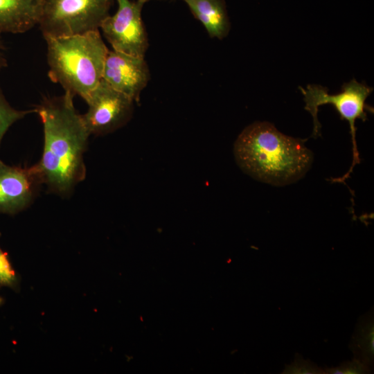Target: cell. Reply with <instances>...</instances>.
Segmentation results:
<instances>
[{
    "instance_id": "52a82bcc",
    "label": "cell",
    "mask_w": 374,
    "mask_h": 374,
    "mask_svg": "<svg viewBox=\"0 0 374 374\" xmlns=\"http://www.w3.org/2000/svg\"><path fill=\"white\" fill-rule=\"evenodd\" d=\"M85 102L87 112L82 114L89 133L105 135L125 125L132 118L134 101L102 80Z\"/></svg>"
},
{
    "instance_id": "6da1fadb",
    "label": "cell",
    "mask_w": 374,
    "mask_h": 374,
    "mask_svg": "<svg viewBox=\"0 0 374 374\" xmlns=\"http://www.w3.org/2000/svg\"><path fill=\"white\" fill-rule=\"evenodd\" d=\"M73 96L44 98L34 108L43 125L44 147L34 166L48 191L69 197L86 177L84 153L90 136L73 105Z\"/></svg>"
},
{
    "instance_id": "ac0fdd59",
    "label": "cell",
    "mask_w": 374,
    "mask_h": 374,
    "mask_svg": "<svg viewBox=\"0 0 374 374\" xmlns=\"http://www.w3.org/2000/svg\"><path fill=\"white\" fill-rule=\"evenodd\" d=\"M133 1H136L138 3H140L143 4V5H144L148 1H152V0H133ZM157 1H159V0H157Z\"/></svg>"
},
{
    "instance_id": "5bb4252c",
    "label": "cell",
    "mask_w": 374,
    "mask_h": 374,
    "mask_svg": "<svg viewBox=\"0 0 374 374\" xmlns=\"http://www.w3.org/2000/svg\"><path fill=\"white\" fill-rule=\"evenodd\" d=\"M373 323L361 329L357 337L358 347L362 356L367 359L373 355Z\"/></svg>"
},
{
    "instance_id": "9c48e42d",
    "label": "cell",
    "mask_w": 374,
    "mask_h": 374,
    "mask_svg": "<svg viewBox=\"0 0 374 374\" xmlns=\"http://www.w3.org/2000/svg\"><path fill=\"white\" fill-rule=\"evenodd\" d=\"M150 79L145 57H135L109 50L105 59L103 80L116 90L139 102L142 91Z\"/></svg>"
},
{
    "instance_id": "3957f363",
    "label": "cell",
    "mask_w": 374,
    "mask_h": 374,
    "mask_svg": "<svg viewBox=\"0 0 374 374\" xmlns=\"http://www.w3.org/2000/svg\"><path fill=\"white\" fill-rule=\"evenodd\" d=\"M44 39L51 80L60 84L64 92L86 100L103 80L109 52L99 30Z\"/></svg>"
},
{
    "instance_id": "e0dca14e",
    "label": "cell",
    "mask_w": 374,
    "mask_h": 374,
    "mask_svg": "<svg viewBox=\"0 0 374 374\" xmlns=\"http://www.w3.org/2000/svg\"><path fill=\"white\" fill-rule=\"evenodd\" d=\"M1 35L0 33V71L7 66V60L4 53V46L1 39Z\"/></svg>"
},
{
    "instance_id": "7c38bea8",
    "label": "cell",
    "mask_w": 374,
    "mask_h": 374,
    "mask_svg": "<svg viewBox=\"0 0 374 374\" xmlns=\"http://www.w3.org/2000/svg\"><path fill=\"white\" fill-rule=\"evenodd\" d=\"M34 112L35 109L19 110L12 107L0 88V146L5 134L14 123L27 114Z\"/></svg>"
},
{
    "instance_id": "ba28073f",
    "label": "cell",
    "mask_w": 374,
    "mask_h": 374,
    "mask_svg": "<svg viewBox=\"0 0 374 374\" xmlns=\"http://www.w3.org/2000/svg\"><path fill=\"white\" fill-rule=\"evenodd\" d=\"M42 185L34 166H10L0 159V213L14 215L27 208Z\"/></svg>"
},
{
    "instance_id": "2e32d148",
    "label": "cell",
    "mask_w": 374,
    "mask_h": 374,
    "mask_svg": "<svg viewBox=\"0 0 374 374\" xmlns=\"http://www.w3.org/2000/svg\"><path fill=\"white\" fill-rule=\"evenodd\" d=\"M285 373H320V371L316 366H311L310 363H307L304 361H296L293 365L290 366L285 370Z\"/></svg>"
},
{
    "instance_id": "d6986e66",
    "label": "cell",
    "mask_w": 374,
    "mask_h": 374,
    "mask_svg": "<svg viewBox=\"0 0 374 374\" xmlns=\"http://www.w3.org/2000/svg\"><path fill=\"white\" fill-rule=\"evenodd\" d=\"M3 299L0 296V307L3 305Z\"/></svg>"
},
{
    "instance_id": "277c9868",
    "label": "cell",
    "mask_w": 374,
    "mask_h": 374,
    "mask_svg": "<svg viewBox=\"0 0 374 374\" xmlns=\"http://www.w3.org/2000/svg\"><path fill=\"white\" fill-rule=\"evenodd\" d=\"M299 89L304 97L305 109L308 111L313 118L312 136L314 138L321 135V126L317 118L318 109L321 105L325 104L333 105L339 114L341 119L346 120L349 123L353 143V163L344 176L332 179L333 182H344L349 177L355 166L360 163L356 143L355 121L357 119L366 121L367 120L366 110L373 112V109L366 104V100L373 89L364 83L357 82L355 79L344 83L341 92L337 94H329L326 87L319 84H308L306 89L299 86Z\"/></svg>"
},
{
    "instance_id": "8992f818",
    "label": "cell",
    "mask_w": 374,
    "mask_h": 374,
    "mask_svg": "<svg viewBox=\"0 0 374 374\" xmlns=\"http://www.w3.org/2000/svg\"><path fill=\"white\" fill-rule=\"evenodd\" d=\"M116 1V12L103 20L100 29L114 51L145 57L149 41L141 15L143 5L133 0Z\"/></svg>"
},
{
    "instance_id": "9a60e30c",
    "label": "cell",
    "mask_w": 374,
    "mask_h": 374,
    "mask_svg": "<svg viewBox=\"0 0 374 374\" xmlns=\"http://www.w3.org/2000/svg\"><path fill=\"white\" fill-rule=\"evenodd\" d=\"M366 368L359 362L355 361L348 363L347 365L341 366L339 368H331L328 370V373L333 374H356L362 373L365 371Z\"/></svg>"
},
{
    "instance_id": "5b68a950",
    "label": "cell",
    "mask_w": 374,
    "mask_h": 374,
    "mask_svg": "<svg viewBox=\"0 0 374 374\" xmlns=\"http://www.w3.org/2000/svg\"><path fill=\"white\" fill-rule=\"evenodd\" d=\"M114 0H42L38 24L44 37L100 30Z\"/></svg>"
},
{
    "instance_id": "4fadbf2b",
    "label": "cell",
    "mask_w": 374,
    "mask_h": 374,
    "mask_svg": "<svg viewBox=\"0 0 374 374\" xmlns=\"http://www.w3.org/2000/svg\"><path fill=\"white\" fill-rule=\"evenodd\" d=\"M0 233V237H1ZM0 287H7L18 292L20 277L13 268L8 255L0 247Z\"/></svg>"
},
{
    "instance_id": "30bf717a",
    "label": "cell",
    "mask_w": 374,
    "mask_h": 374,
    "mask_svg": "<svg viewBox=\"0 0 374 374\" xmlns=\"http://www.w3.org/2000/svg\"><path fill=\"white\" fill-rule=\"evenodd\" d=\"M42 0H0V33H22L38 24Z\"/></svg>"
},
{
    "instance_id": "7a4b0ae2",
    "label": "cell",
    "mask_w": 374,
    "mask_h": 374,
    "mask_svg": "<svg viewBox=\"0 0 374 374\" xmlns=\"http://www.w3.org/2000/svg\"><path fill=\"white\" fill-rule=\"evenodd\" d=\"M233 153L243 172L274 186L300 179L313 161V154L303 141L281 133L266 121L247 126L235 141Z\"/></svg>"
},
{
    "instance_id": "8fae6325",
    "label": "cell",
    "mask_w": 374,
    "mask_h": 374,
    "mask_svg": "<svg viewBox=\"0 0 374 374\" xmlns=\"http://www.w3.org/2000/svg\"><path fill=\"white\" fill-rule=\"evenodd\" d=\"M210 37L222 39L231 29L225 0H182Z\"/></svg>"
}]
</instances>
